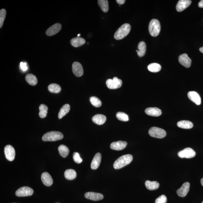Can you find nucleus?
I'll use <instances>...</instances> for the list:
<instances>
[{
	"label": "nucleus",
	"instance_id": "nucleus-18",
	"mask_svg": "<svg viewBox=\"0 0 203 203\" xmlns=\"http://www.w3.org/2000/svg\"><path fill=\"white\" fill-rule=\"evenodd\" d=\"M145 112L148 115L154 116V117H158L162 114L161 110L156 107L147 108L145 110Z\"/></svg>",
	"mask_w": 203,
	"mask_h": 203
},
{
	"label": "nucleus",
	"instance_id": "nucleus-31",
	"mask_svg": "<svg viewBox=\"0 0 203 203\" xmlns=\"http://www.w3.org/2000/svg\"><path fill=\"white\" fill-rule=\"evenodd\" d=\"M148 69L152 72H158L161 70V66L158 63H153L149 65L147 67Z\"/></svg>",
	"mask_w": 203,
	"mask_h": 203
},
{
	"label": "nucleus",
	"instance_id": "nucleus-34",
	"mask_svg": "<svg viewBox=\"0 0 203 203\" xmlns=\"http://www.w3.org/2000/svg\"><path fill=\"white\" fill-rule=\"evenodd\" d=\"M90 102L93 106L96 107H99L102 105V102L99 98L95 96H92L90 99Z\"/></svg>",
	"mask_w": 203,
	"mask_h": 203
},
{
	"label": "nucleus",
	"instance_id": "nucleus-12",
	"mask_svg": "<svg viewBox=\"0 0 203 203\" xmlns=\"http://www.w3.org/2000/svg\"><path fill=\"white\" fill-rule=\"evenodd\" d=\"M179 63L186 68L190 67L191 63V60L186 54L180 55L179 57Z\"/></svg>",
	"mask_w": 203,
	"mask_h": 203
},
{
	"label": "nucleus",
	"instance_id": "nucleus-3",
	"mask_svg": "<svg viewBox=\"0 0 203 203\" xmlns=\"http://www.w3.org/2000/svg\"><path fill=\"white\" fill-rule=\"evenodd\" d=\"M160 30L161 26L159 21L156 19L151 20L149 25V30L151 35L156 37L159 35Z\"/></svg>",
	"mask_w": 203,
	"mask_h": 203
},
{
	"label": "nucleus",
	"instance_id": "nucleus-39",
	"mask_svg": "<svg viewBox=\"0 0 203 203\" xmlns=\"http://www.w3.org/2000/svg\"><path fill=\"white\" fill-rule=\"evenodd\" d=\"M20 67L23 71H26L28 70V66L26 63L21 62L20 63Z\"/></svg>",
	"mask_w": 203,
	"mask_h": 203
},
{
	"label": "nucleus",
	"instance_id": "nucleus-17",
	"mask_svg": "<svg viewBox=\"0 0 203 203\" xmlns=\"http://www.w3.org/2000/svg\"><path fill=\"white\" fill-rule=\"evenodd\" d=\"M127 144L126 141H119L112 143L110 145V147L114 150L121 151L125 148Z\"/></svg>",
	"mask_w": 203,
	"mask_h": 203
},
{
	"label": "nucleus",
	"instance_id": "nucleus-42",
	"mask_svg": "<svg viewBox=\"0 0 203 203\" xmlns=\"http://www.w3.org/2000/svg\"><path fill=\"white\" fill-rule=\"evenodd\" d=\"M199 51L203 54V47L200 48Z\"/></svg>",
	"mask_w": 203,
	"mask_h": 203
},
{
	"label": "nucleus",
	"instance_id": "nucleus-27",
	"mask_svg": "<svg viewBox=\"0 0 203 203\" xmlns=\"http://www.w3.org/2000/svg\"><path fill=\"white\" fill-rule=\"evenodd\" d=\"M138 49L139 50V51H138L137 52L138 56L140 57L144 56L145 54L146 50L145 43L144 41H141L140 42L138 45Z\"/></svg>",
	"mask_w": 203,
	"mask_h": 203
},
{
	"label": "nucleus",
	"instance_id": "nucleus-8",
	"mask_svg": "<svg viewBox=\"0 0 203 203\" xmlns=\"http://www.w3.org/2000/svg\"><path fill=\"white\" fill-rule=\"evenodd\" d=\"M34 190L31 188L28 187L20 188L16 191V195L18 197H25L32 195Z\"/></svg>",
	"mask_w": 203,
	"mask_h": 203
},
{
	"label": "nucleus",
	"instance_id": "nucleus-7",
	"mask_svg": "<svg viewBox=\"0 0 203 203\" xmlns=\"http://www.w3.org/2000/svg\"><path fill=\"white\" fill-rule=\"evenodd\" d=\"M178 155L179 157L181 158L191 159L195 156L196 153L192 149L187 147L179 151Z\"/></svg>",
	"mask_w": 203,
	"mask_h": 203
},
{
	"label": "nucleus",
	"instance_id": "nucleus-35",
	"mask_svg": "<svg viewBox=\"0 0 203 203\" xmlns=\"http://www.w3.org/2000/svg\"><path fill=\"white\" fill-rule=\"evenodd\" d=\"M116 117L119 120L123 121H129L128 116L127 114L123 112H118L116 115Z\"/></svg>",
	"mask_w": 203,
	"mask_h": 203
},
{
	"label": "nucleus",
	"instance_id": "nucleus-23",
	"mask_svg": "<svg viewBox=\"0 0 203 203\" xmlns=\"http://www.w3.org/2000/svg\"><path fill=\"white\" fill-rule=\"evenodd\" d=\"M178 127L181 128L190 129L192 128L193 126V124L191 121H181L177 123Z\"/></svg>",
	"mask_w": 203,
	"mask_h": 203
},
{
	"label": "nucleus",
	"instance_id": "nucleus-5",
	"mask_svg": "<svg viewBox=\"0 0 203 203\" xmlns=\"http://www.w3.org/2000/svg\"><path fill=\"white\" fill-rule=\"evenodd\" d=\"M149 134L151 137L158 139H162L166 136V131L161 128L153 127L149 131Z\"/></svg>",
	"mask_w": 203,
	"mask_h": 203
},
{
	"label": "nucleus",
	"instance_id": "nucleus-41",
	"mask_svg": "<svg viewBox=\"0 0 203 203\" xmlns=\"http://www.w3.org/2000/svg\"><path fill=\"white\" fill-rule=\"evenodd\" d=\"M198 6L200 8H203V0L199 2Z\"/></svg>",
	"mask_w": 203,
	"mask_h": 203
},
{
	"label": "nucleus",
	"instance_id": "nucleus-24",
	"mask_svg": "<svg viewBox=\"0 0 203 203\" xmlns=\"http://www.w3.org/2000/svg\"><path fill=\"white\" fill-rule=\"evenodd\" d=\"M145 185L147 189L150 190H155L159 187V184L157 181H146Z\"/></svg>",
	"mask_w": 203,
	"mask_h": 203
},
{
	"label": "nucleus",
	"instance_id": "nucleus-32",
	"mask_svg": "<svg viewBox=\"0 0 203 203\" xmlns=\"http://www.w3.org/2000/svg\"><path fill=\"white\" fill-rule=\"evenodd\" d=\"M48 90L51 93L57 94L60 92L61 88L59 85L56 84H52L48 87Z\"/></svg>",
	"mask_w": 203,
	"mask_h": 203
},
{
	"label": "nucleus",
	"instance_id": "nucleus-28",
	"mask_svg": "<svg viewBox=\"0 0 203 203\" xmlns=\"http://www.w3.org/2000/svg\"><path fill=\"white\" fill-rule=\"evenodd\" d=\"M76 171L73 169H67L64 172V176L67 179L73 180L76 177Z\"/></svg>",
	"mask_w": 203,
	"mask_h": 203
},
{
	"label": "nucleus",
	"instance_id": "nucleus-20",
	"mask_svg": "<svg viewBox=\"0 0 203 203\" xmlns=\"http://www.w3.org/2000/svg\"><path fill=\"white\" fill-rule=\"evenodd\" d=\"M101 154L100 153H97L94 155L91 164V167L93 170L97 169L100 164L101 161Z\"/></svg>",
	"mask_w": 203,
	"mask_h": 203
},
{
	"label": "nucleus",
	"instance_id": "nucleus-26",
	"mask_svg": "<svg viewBox=\"0 0 203 203\" xmlns=\"http://www.w3.org/2000/svg\"><path fill=\"white\" fill-rule=\"evenodd\" d=\"M25 79L26 82L31 86H35L37 84V78L33 74H30L26 75L25 76Z\"/></svg>",
	"mask_w": 203,
	"mask_h": 203
},
{
	"label": "nucleus",
	"instance_id": "nucleus-14",
	"mask_svg": "<svg viewBox=\"0 0 203 203\" xmlns=\"http://www.w3.org/2000/svg\"><path fill=\"white\" fill-rule=\"evenodd\" d=\"M191 1L190 0H180L176 6V9L178 12H181L190 6Z\"/></svg>",
	"mask_w": 203,
	"mask_h": 203
},
{
	"label": "nucleus",
	"instance_id": "nucleus-11",
	"mask_svg": "<svg viewBox=\"0 0 203 203\" xmlns=\"http://www.w3.org/2000/svg\"><path fill=\"white\" fill-rule=\"evenodd\" d=\"M73 72L77 77H80L82 75L84 71L82 66L79 62H75L72 66Z\"/></svg>",
	"mask_w": 203,
	"mask_h": 203
},
{
	"label": "nucleus",
	"instance_id": "nucleus-10",
	"mask_svg": "<svg viewBox=\"0 0 203 203\" xmlns=\"http://www.w3.org/2000/svg\"><path fill=\"white\" fill-rule=\"evenodd\" d=\"M190 187V184L189 182H186L182 184L181 187L178 189L176 193L180 197H185L189 192Z\"/></svg>",
	"mask_w": 203,
	"mask_h": 203
},
{
	"label": "nucleus",
	"instance_id": "nucleus-44",
	"mask_svg": "<svg viewBox=\"0 0 203 203\" xmlns=\"http://www.w3.org/2000/svg\"><path fill=\"white\" fill-rule=\"evenodd\" d=\"M81 36L80 34H78L77 35V37H79V36Z\"/></svg>",
	"mask_w": 203,
	"mask_h": 203
},
{
	"label": "nucleus",
	"instance_id": "nucleus-33",
	"mask_svg": "<svg viewBox=\"0 0 203 203\" xmlns=\"http://www.w3.org/2000/svg\"><path fill=\"white\" fill-rule=\"evenodd\" d=\"M40 112L39 115L41 118L45 117L47 116L48 108L44 104H41L39 106Z\"/></svg>",
	"mask_w": 203,
	"mask_h": 203
},
{
	"label": "nucleus",
	"instance_id": "nucleus-21",
	"mask_svg": "<svg viewBox=\"0 0 203 203\" xmlns=\"http://www.w3.org/2000/svg\"><path fill=\"white\" fill-rule=\"evenodd\" d=\"M106 118L105 116L101 114L95 115L92 118V120L95 124L101 125L105 123Z\"/></svg>",
	"mask_w": 203,
	"mask_h": 203
},
{
	"label": "nucleus",
	"instance_id": "nucleus-38",
	"mask_svg": "<svg viewBox=\"0 0 203 203\" xmlns=\"http://www.w3.org/2000/svg\"><path fill=\"white\" fill-rule=\"evenodd\" d=\"M167 202V197L165 195H162L159 196L155 200V203H166Z\"/></svg>",
	"mask_w": 203,
	"mask_h": 203
},
{
	"label": "nucleus",
	"instance_id": "nucleus-36",
	"mask_svg": "<svg viewBox=\"0 0 203 203\" xmlns=\"http://www.w3.org/2000/svg\"><path fill=\"white\" fill-rule=\"evenodd\" d=\"M6 16V10L2 9L0 11V28L2 27Z\"/></svg>",
	"mask_w": 203,
	"mask_h": 203
},
{
	"label": "nucleus",
	"instance_id": "nucleus-25",
	"mask_svg": "<svg viewBox=\"0 0 203 203\" xmlns=\"http://www.w3.org/2000/svg\"><path fill=\"white\" fill-rule=\"evenodd\" d=\"M70 109V106L69 104H66L63 105L60 110L59 115H58V117L59 119H62L64 116L67 114L69 112Z\"/></svg>",
	"mask_w": 203,
	"mask_h": 203
},
{
	"label": "nucleus",
	"instance_id": "nucleus-9",
	"mask_svg": "<svg viewBox=\"0 0 203 203\" xmlns=\"http://www.w3.org/2000/svg\"><path fill=\"white\" fill-rule=\"evenodd\" d=\"M4 153L6 159L12 161L14 160L15 156V151L14 147L10 145H7L4 148Z\"/></svg>",
	"mask_w": 203,
	"mask_h": 203
},
{
	"label": "nucleus",
	"instance_id": "nucleus-40",
	"mask_svg": "<svg viewBox=\"0 0 203 203\" xmlns=\"http://www.w3.org/2000/svg\"><path fill=\"white\" fill-rule=\"evenodd\" d=\"M118 4L120 5L124 4L125 2V1L124 0H117L116 1Z\"/></svg>",
	"mask_w": 203,
	"mask_h": 203
},
{
	"label": "nucleus",
	"instance_id": "nucleus-29",
	"mask_svg": "<svg viewBox=\"0 0 203 203\" xmlns=\"http://www.w3.org/2000/svg\"><path fill=\"white\" fill-rule=\"evenodd\" d=\"M59 154L63 158H66L69 155V151L68 148L64 145H61L58 148Z\"/></svg>",
	"mask_w": 203,
	"mask_h": 203
},
{
	"label": "nucleus",
	"instance_id": "nucleus-1",
	"mask_svg": "<svg viewBox=\"0 0 203 203\" xmlns=\"http://www.w3.org/2000/svg\"><path fill=\"white\" fill-rule=\"evenodd\" d=\"M132 159L133 156L131 155L127 154L121 156L115 161L113 167L116 169H120L130 163Z\"/></svg>",
	"mask_w": 203,
	"mask_h": 203
},
{
	"label": "nucleus",
	"instance_id": "nucleus-45",
	"mask_svg": "<svg viewBox=\"0 0 203 203\" xmlns=\"http://www.w3.org/2000/svg\"><path fill=\"white\" fill-rule=\"evenodd\" d=\"M202 203H203V202H202Z\"/></svg>",
	"mask_w": 203,
	"mask_h": 203
},
{
	"label": "nucleus",
	"instance_id": "nucleus-4",
	"mask_svg": "<svg viewBox=\"0 0 203 203\" xmlns=\"http://www.w3.org/2000/svg\"><path fill=\"white\" fill-rule=\"evenodd\" d=\"M63 138V134L61 132L58 131H51L43 135L42 140L45 141H54L61 140Z\"/></svg>",
	"mask_w": 203,
	"mask_h": 203
},
{
	"label": "nucleus",
	"instance_id": "nucleus-6",
	"mask_svg": "<svg viewBox=\"0 0 203 203\" xmlns=\"http://www.w3.org/2000/svg\"><path fill=\"white\" fill-rule=\"evenodd\" d=\"M106 85L109 89H115L120 88L122 84V81L117 77H114L113 79H108L106 81Z\"/></svg>",
	"mask_w": 203,
	"mask_h": 203
},
{
	"label": "nucleus",
	"instance_id": "nucleus-19",
	"mask_svg": "<svg viewBox=\"0 0 203 203\" xmlns=\"http://www.w3.org/2000/svg\"><path fill=\"white\" fill-rule=\"evenodd\" d=\"M41 180L43 184L47 186H51L52 184L53 180L50 174L48 172L43 173L41 176Z\"/></svg>",
	"mask_w": 203,
	"mask_h": 203
},
{
	"label": "nucleus",
	"instance_id": "nucleus-22",
	"mask_svg": "<svg viewBox=\"0 0 203 203\" xmlns=\"http://www.w3.org/2000/svg\"><path fill=\"white\" fill-rule=\"evenodd\" d=\"M86 43L85 40L82 38L77 37L73 38L71 40V43L74 47H78L83 45Z\"/></svg>",
	"mask_w": 203,
	"mask_h": 203
},
{
	"label": "nucleus",
	"instance_id": "nucleus-16",
	"mask_svg": "<svg viewBox=\"0 0 203 203\" xmlns=\"http://www.w3.org/2000/svg\"><path fill=\"white\" fill-rule=\"evenodd\" d=\"M188 97L191 101L195 103L197 105H199L201 104V99L200 96L196 91H189L188 94Z\"/></svg>",
	"mask_w": 203,
	"mask_h": 203
},
{
	"label": "nucleus",
	"instance_id": "nucleus-30",
	"mask_svg": "<svg viewBox=\"0 0 203 203\" xmlns=\"http://www.w3.org/2000/svg\"><path fill=\"white\" fill-rule=\"evenodd\" d=\"M98 5L101 8L102 10L105 13L109 11V2L106 0H99L98 1Z\"/></svg>",
	"mask_w": 203,
	"mask_h": 203
},
{
	"label": "nucleus",
	"instance_id": "nucleus-37",
	"mask_svg": "<svg viewBox=\"0 0 203 203\" xmlns=\"http://www.w3.org/2000/svg\"><path fill=\"white\" fill-rule=\"evenodd\" d=\"M73 159L75 162L78 164L81 163L82 161V159L80 156L79 153L75 152L73 154Z\"/></svg>",
	"mask_w": 203,
	"mask_h": 203
},
{
	"label": "nucleus",
	"instance_id": "nucleus-2",
	"mask_svg": "<svg viewBox=\"0 0 203 203\" xmlns=\"http://www.w3.org/2000/svg\"><path fill=\"white\" fill-rule=\"evenodd\" d=\"M131 27L128 24H125L121 25L114 35L115 39L117 40H120L124 39L130 31Z\"/></svg>",
	"mask_w": 203,
	"mask_h": 203
},
{
	"label": "nucleus",
	"instance_id": "nucleus-13",
	"mask_svg": "<svg viewBox=\"0 0 203 203\" xmlns=\"http://www.w3.org/2000/svg\"><path fill=\"white\" fill-rule=\"evenodd\" d=\"M85 197L86 199L94 201L101 200L104 198V196L99 193L94 192H89L85 194Z\"/></svg>",
	"mask_w": 203,
	"mask_h": 203
},
{
	"label": "nucleus",
	"instance_id": "nucleus-43",
	"mask_svg": "<svg viewBox=\"0 0 203 203\" xmlns=\"http://www.w3.org/2000/svg\"><path fill=\"white\" fill-rule=\"evenodd\" d=\"M201 185L203 186V178L201 179Z\"/></svg>",
	"mask_w": 203,
	"mask_h": 203
},
{
	"label": "nucleus",
	"instance_id": "nucleus-15",
	"mask_svg": "<svg viewBox=\"0 0 203 203\" xmlns=\"http://www.w3.org/2000/svg\"><path fill=\"white\" fill-rule=\"evenodd\" d=\"M61 25L59 23H57L48 28L46 31V34L47 36H54L59 33L61 30Z\"/></svg>",
	"mask_w": 203,
	"mask_h": 203
}]
</instances>
